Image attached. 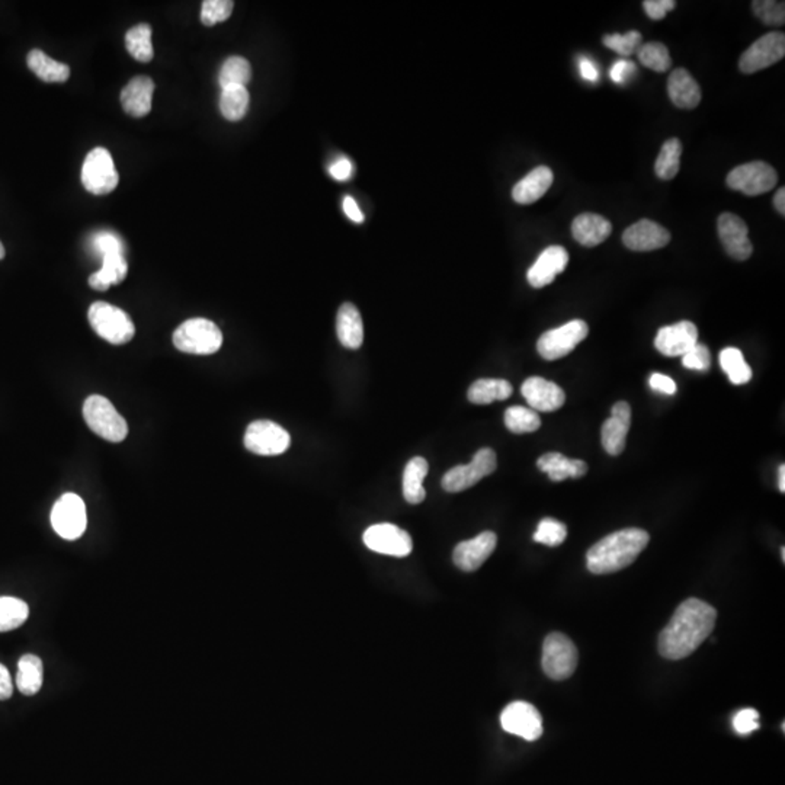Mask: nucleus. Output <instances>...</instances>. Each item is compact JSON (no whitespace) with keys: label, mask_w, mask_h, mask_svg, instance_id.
<instances>
[{"label":"nucleus","mask_w":785,"mask_h":785,"mask_svg":"<svg viewBox=\"0 0 785 785\" xmlns=\"http://www.w3.org/2000/svg\"><path fill=\"white\" fill-rule=\"evenodd\" d=\"M329 172L335 180H349V176H351L352 173L351 162L348 161V159H339V161L335 162V163L330 166Z\"/></svg>","instance_id":"864d4df0"},{"label":"nucleus","mask_w":785,"mask_h":785,"mask_svg":"<svg viewBox=\"0 0 785 785\" xmlns=\"http://www.w3.org/2000/svg\"><path fill=\"white\" fill-rule=\"evenodd\" d=\"M5 255H6V250H5V246L2 245V241H0V260H4Z\"/></svg>","instance_id":"052dcab7"},{"label":"nucleus","mask_w":785,"mask_h":785,"mask_svg":"<svg viewBox=\"0 0 785 785\" xmlns=\"http://www.w3.org/2000/svg\"><path fill=\"white\" fill-rule=\"evenodd\" d=\"M125 47L137 62H152L154 57L152 26L149 24L132 26V30L125 34Z\"/></svg>","instance_id":"f704fd0d"},{"label":"nucleus","mask_w":785,"mask_h":785,"mask_svg":"<svg viewBox=\"0 0 785 785\" xmlns=\"http://www.w3.org/2000/svg\"><path fill=\"white\" fill-rule=\"evenodd\" d=\"M30 615V608L23 599L0 596V633L21 627Z\"/></svg>","instance_id":"58836bf2"},{"label":"nucleus","mask_w":785,"mask_h":785,"mask_svg":"<svg viewBox=\"0 0 785 785\" xmlns=\"http://www.w3.org/2000/svg\"><path fill=\"white\" fill-rule=\"evenodd\" d=\"M12 692H14V685H12L11 673L0 663V702L9 700Z\"/></svg>","instance_id":"5fc2aeb1"},{"label":"nucleus","mask_w":785,"mask_h":785,"mask_svg":"<svg viewBox=\"0 0 785 785\" xmlns=\"http://www.w3.org/2000/svg\"><path fill=\"white\" fill-rule=\"evenodd\" d=\"M579 70H581V74L584 81L598 82V69H596L595 64L588 57H581L579 59Z\"/></svg>","instance_id":"6e6d98bb"},{"label":"nucleus","mask_w":785,"mask_h":785,"mask_svg":"<svg viewBox=\"0 0 785 785\" xmlns=\"http://www.w3.org/2000/svg\"><path fill=\"white\" fill-rule=\"evenodd\" d=\"M569 253L562 246H550L545 249L533 267L528 270V282L534 289H543L554 281L557 275L566 270Z\"/></svg>","instance_id":"4be33fe9"},{"label":"nucleus","mask_w":785,"mask_h":785,"mask_svg":"<svg viewBox=\"0 0 785 785\" xmlns=\"http://www.w3.org/2000/svg\"><path fill=\"white\" fill-rule=\"evenodd\" d=\"M93 249L101 256L106 253L124 252V243L113 231H99L93 238Z\"/></svg>","instance_id":"09e8293b"},{"label":"nucleus","mask_w":785,"mask_h":785,"mask_svg":"<svg viewBox=\"0 0 785 785\" xmlns=\"http://www.w3.org/2000/svg\"><path fill=\"white\" fill-rule=\"evenodd\" d=\"M774 205H775V210H777V211L780 212V214H781L782 217H784V214H785V190H784V188H780V190H778L777 194H775Z\"/></svg>","instance_id":"13d9d810"},{"label":"nucleus","mask_w":785,"mask_h":785,"mask_svg":"<svg viewBox=\"0 0 785 785\" xmlns=\"http://www.w3.org/2000/svg\"><path fill=\"white\" fill-rule=\"evenodd\" d=\"M605 47L611 48L621 55H632L642 47V34L639 31H628L627 34H611L603 38Z\"/></svg>","instance_id":"37998d69"},{"label":"nucleus","mask_w":785,"mask_h":785,"mask_svg":"<svg viewBox=\"0 0 785 785\" xmlns=\"http://www.w3.org/2000/svg\"><path fill=\"white\" fill-rule=\"evenodd\" d=\"M681 154H682V142L678 139H669L663 142L661 153H659L654 172L659 180L671 181L678 175L681 166Z\"/></svg>","instance_id":"e433bc0d"},{"label":"nucleus","mask_w":785,"mask_h":785,"mask_svg":"<svg viewBox=\"0 0 785 785\" xmlns=\"http://www.w3.org/2000/svg\"><path fill=\"white\" fill-rule=\"evenodd\" d=\"M429 466L424 456H415L407 463L403 471V496L412 505L424 502L427 492L424 489V479L427 476Z\"/></svg>","instance_id":"c756f323"},{"label":"nucleus","mask_w":785,"mask_h":785,"mask_svg":"<svg viewBox=\"0 0 785 785\" xmlns=\"http://www.w3.org/2000/svg\"><path fill=\"white\" fill-rule=\"evenodd\" d=\"M636 72L637 67L634 63L627 62V60H618V62L613 63V66L611 67L610 76L615 83L624 84L630 81V77L636 74Z\"/></svg>","instance_id":"3c124183"},{"label":"nucleus","mask_w":785,"mask_h":785,"mask_svg":"<svg viewBox=\"0 0 785 785\" xmlns=\"http://www.w3.org/2000/svg\"><path fill=\"white\" fill-rule=\"evenodd\" d=\"M120 176L108 150L95 147L89 152L82 168L84 190L93 195H106L118 187Z\"/></svg>","instance_id":"0eeeda50"},{"label":"nucleus","mask_w":785,"mask_h":785,"mask_svg":"<svg viewBox=\"0 0 785 785\" xmlns=\"http://www.w3.org/2000/svg\"><path fill=\"white\" fill-rule=\"evenodd\" d=\"M643 8L649 18L653 19V21H661V19L665 18L668 12L676 8V2L673 0H646L643 2Z\"/></svg>","instance_id":"8fccbe9b"},{"label":"nucleus","mask_w":785,"mask_h":785,"mask_svg":"<svg viewBox=\"0 0 785 785\" xmlns=\"http://www.w3.org/2000/svg\"><path fill=\"white\" fill-rule=\"evenodd\" d=\"M521 393L531 409L535 412H554L559 410L566 400L562 388L541 377H530L524 381Z\"/></svg>","instance_id":"412c9836"},{"label":"nucleus","mask_w":785,"mask_h":785,"mask_svg":"<svg viewBox=\"0 0 785 785\" xmlns=\"http://www.w3.org/2000/svg\"><path fill=\"white\" fill-rule=\"evenodd\" d=\"M89 323L99 338L113 345H124L134 338L132 318L113 304L96 301L88 311Z\"/></svg>","instance_id":"20e7f679"},{"label":"nucleus","mask_w":785,"mask_h":785,"mask_svg":"<svg viewBox=\"0 0 785 785\" xmlns=\"http://www.w3.org/2000/svg\"><path fill=\"white\" fill-rule=\"evenodd\" d=\"M154 82L149 76H135L121 92V105L128 115L134 118L146 117L152 111Z\"/></svg>","instance_id":"5701e85b"},{"label":"nucleus","mask_w":785,"mask_h":785,"mask_svg":"<svg viewBox=\"0 0 785 785\" xmlns=\"http://www.w3.org/2000/svg\"><path fill=\"white\" fill-rule=\"evenodd\" d=\"M720 366L729 376V380L734 386L746 384L752 378V368L745 361V357L738 348H726L720 352Z\"/></svg>","instance_id":"c9c22d12"},{"label":"nucleus","mask_w":785,"mask_h":785,"mask_svg":"<svg viewBox=\"0 0 785 785\" xmlns=\"http://www.w3.org/2000/svg\"><path fill=\"white\" fill-rule=\"evenodd\" d=\"M43 662L35 654H25L19 659L16 685L24 695L37 694L43 687Z\"/></svg>","instance_id":"473e14b6"},{"label":"nucleus","mask_w":785,"mask_h":785,"mask_svg":"<svg viewBox=\"0 0 785 785\" xmlns=\"http://www.w3.org/2000/svg\"><path fill=\"white\" fill-rule=\"evenodd\" d=\"M717 229L727 255L736 260H746L752 256L753 246L749 240L748 226L741 217L724 212L717 220Z\"/></svg>","instance_id":"dca6fc26"},{"label":"nucleus","mask_w":785,"mask_h":785,"mask_svg":"<svg viewBox=\"0 0 785 785\" xmlns=\"http://www.w3.org/2000/svg\"><path fill=\"white\" fill-rule=\"evenodd\" d=\"M364 545L380 554L406 557L412 552L409 534L393 524H377L364 533Z\"/></svg>","instance_id":"4468645a"},{"label":"nucleus","mask_w":785,"mask_h":785,"mask_svg":"<svg viewBox=\"0 0 785 785\" xmlns=\"http://www.w3.org/2000/svg\"><path fill=\"white\" fill-rule=\"evenodd\" d=\"M505 425L514 434H528L540 429L541 420L535 410L512 406L505 412Z\"/></svg>","instance_id":"ea45409f"},{"label":"nucleus","mask_w":785,"mask_h":785,"mask_svg":"<svg viewBox=\"0 0 785 785\" xmlns=\"http://www.w3.org/2000/svg\"><path fill=\"white\" fill-rule=\"evenodd\" d=\"M554 175L552 169L547 166H538L516 183L512 190V198L521 205L533 204L541 197H545V192L552 187Z\"/></svg>","instance_id":"a878e982"},{"label":"nucleus","mask_w":785,"mask_h":785,"mask_svg":"<svg viewBox=\"0 0 785 785\" xmlns=\"http://www.w3.org/2000/svg\"><path fill=\"white\" fill-rule=\"evenodd\" d=\"M233 6L231 0H205L201 8V23L205 26L224 23L231 18Z\"/></svg>","instance_id":"a18cd8bd"},{"label":"nucleus","mask_w":785,"mask_h":785,"mask_svg":"<svg viewBox=\"0 0 785 785\" xmlns=\"http://www.w3.org/2000/svg\"><path fill=\"white\" fill-rule=\"evenodd\" d=\"M669 98L681 110H694L702 103V89L685 69L673 70L668 79Z\"/></svg>","instance_id":"393cba45"},{"label":"nucleus","mask_w":785,"mask_h":785,"mask_svg":"<svg viewBox=\"0 0 785 785\" xmlns=\"http://www.w3.org/2000/svg\"><path fill=\"white\" fill-rule=\"evenodd\" d=\"M83 417L92 431L106 441L121 442L127 438V420L103 396L92 395L84 400Z\"/></svg>","instance_id":"39448f33"},{"label":"nucleus","mask_w":785,"mask_h":785,"mask_svg":"<svg viewBox=\"0 0 785 785\" xmlns=\"http://www.w3.org/2000/svg\"><path fill=\"white\" fill-rule=\"evenodd\" d=\"M733 727L736 733L751 734L760 729V712L753 709H743L733 717Z\"/></svg>","instance_id":"de8ad7c7"},{"label":"nucleus","mask_w":785,"mask_h":785,"mask_svg":"<svg viewBox=\"0 0 785 785\" xmlns=\"http://www.w3.org/2000/svg\"><path fill=\"white\" fill-rule=\"evenodd\" d=\"M28 67L40 81L47 83H63L70 76V67L64 63L55 62L41 50H33L26 57Z\"/></svg>","instance_id":"7c9ffc66"},{"label":"nucleus","mask_w":785,"mask_h":785,"mask_svg":"<svg viewBox=\"0 0 785 785\" xmlns=\"http://www.w3.org/2000/svg\"><path fill=\"white\" fill-rule=\"evenodd\" d=\"M337 332L340 344L348 349H358L364 342L361 313L351 303L340 306L337 318Z\"/></svg>","instance_id":"cd10ccee"},{"label":"nucleus","mask_w":785,"mask_h":785,"mask_svg":"<svg viewBox=\"0 0 785 785\" xmlns=\"http://www.w3.org/2000/svg\"><path fill=\"white\" fill-rule=\"evenodd\" d=\"M514 393L511 383L499 378H482L471 384L467 397L475 405H490L497 400H506Z\"/></svg>","instance_id":"2f4dec72"},{"label":"nucleus","mask_w":785,"mask_h":785,"mask_svg":"<svg viewBox=\"0 0 785 785\" xmlns=\"http://www.w3.org/2000/svg\"><path fill=\"white\" fill-rule=\"evenodd\" d=\"M755 15L767 25H784L785 4L777 0H756L752 4Z\"/></svg>","instance_id":"c03bdc74"},{"label":"nucleus","mask_w":785,"mask_h":785,"mask_svg":"<svg viewBox=\"0 0 785 785\" xmlns=\"http://www.w3.org/2000/svg\"><path fill=\"white\" fill-rule=\"evenodd\" d=\"M173 345L185 354H216L223 345V333L211 320L190 319L173 333Z\"/></svg>","instance_id":"7ed1b4c3"},{"label":"nucleus","mask_w":785,"mask_h":785,"mask_svg":"<svg viewBox=\"0 0 785 785\" xmlns=\"http://www.w3.org/2000/svg\"><path fill=\"white\" fill-rule=\"evenodd\" d=\"M726 182L731 190L756 197L770 192L777 185L778 175L772 166L756 161L734 168L727 176Z\"/></svg>","instance_id":"1a4fd4ad"},{"label":"nucleus","mask_w":785,"mask_h":785,"mask_svg":"<svg viewBox=\"0 0 785 785\" xmlns=\"http://www.w3.org/2000/svg\"><path fill=\"white\" fill-rule=\"evenodd\" d=\"M252 79V67L248 60L239 55L229 57L220 69L219 83L221 89L229 86H245Z\"/></svg>","instance_id":"4c0bfd02"},{"label":"nucleus","mask_w":785,"mask_h":785,"mask_svg":"<svg viewBox=\"0 0 785 785\" xmlns=\"http://www.w3.org/2000/svg\"><path fill=\"white\" fill-rule=\"evenodd\" d=\"M501 724L505 731L528 741H537L543 734V719L530 702H515L509 704L502 711Z\"/></svg>","instance_id":"2eb2a0df"},{"label":"nucleus","mask_w":785,"mask_h":785,"mask_svg":"<svg viewBox=\"0 0 785 785\" xmlns=\"http://www.w3.org/2000/svg\"><path fill=\"white\" fill-rule=\"evenodd\" d=\"M649 384H651V388L653 390L659 391V393H665V395L669 396L675 395L676 388H676L675 381L671 377L659 373L652 374Z\"/></svg>","instance_id":"603ef678"},{"label":"nucleus","mask_w":785,"mask_h":785,"mask_svg":"<svg viewBox=\"0 0 785 785\" xmlns=\"http://www.w3.org/2000/svg\"><path fill=\"white\" fill-rule=\"evenodd\" d=\"M576 646L569 637L562 633H552L545 637L543 644V671L548 678L554 681H564L574 675L576 671Z\"/></svg>","instance_id":"423d86ee"},{"label":"nucleus","mask_w":785,"mask_h":785,"mask_svg":"<svg viewBox=\"0 0 785 785\" xmlns=\"http://www.w3.org/2000/svg\"><path fill=\"white\" fill-rule=\"evenodd\" d=\"M711 364V354L709 348L702 344L695 345L692 349L682 355V366L694 371H707Z\"/></svg>","instance_id":"49530a36"},{"label":"nucleus","mask_w":785,"mask_h":785,"mask_svg":"<svg viewBox=\"0 0 785 785\" xmlns=\"http://www.w3.org/2000/svg\"><path fill=\"white\" fill-rule=\"evenodd\" d=\"M497 467L496 454L492 448H482L475 454L467 466H456L442 477V487L449 494L470 489L476 483L492 475Z\"/></svg>","instance_id":"6e6552de"},{"label":"nucleus","mask_w":785,"mask_h":785,"mask_svg":"<svg viewBox=\"0 0 785 785\" xmlns=\"http://www.w3.org/2000/svg\"><path fill=\"white\" fill-rule=\"evenodd\" d=\"M778 489L781 490L782 494L785 492V466L781 464L780 468H778Z\"/></svg>","instance_id":"bf43d9fd"},{"label":"nucleus","mask_w":785,"mask_h":785,"mask_svg":"<svg viewBox=\"0 0 785 785\" xmlns=\"http://www.w3.org/2000/svg\"><path fill=\"white\" fill-rule=\"evenodd\" d=\"M589 328L584 320H572L557 329L543 333L538 339L537 351L547 361L566 357L588 337Z\"/></svg>","instance_id":"9d476101"},{"label":"nucleus","mask_w":785,"mask_h":785,"mask_svg":"<svg viewBox=\"0 0 785 785\" xmlns=\"http://www.w3.org/2000/svg\"><path fill=\"white\" fill-rule=\"evenodd\" d=\"M697 344V326L688 320L662 328L654 339V347L665 357H682Z\"/></svg>","instance_id":"a211bd4d"},{"label":"nucleus","mask_w":785,"mask_h":785,"mask_svg":"<svg viewBox=\"0 0 785 785\" xmlns=\"http://www.w3.org/2000/svg\"><path fill=\"white\" fill-rule=\"evenodd\" d=\"M717 611L697 598L683 601L661 636L659 653L669 661H681L694 653L716 625Z\"/></svg>","instance_id":"f257e3e1"},{"label":"nucleus","mask_w":785,"mask_h":785,"mask_svg":"<svg viewBox=\"0 0 785 785\" xmlns=\"http://www.w3.org/2000/svg\"><path fill=\"white\" fill-rule=\"evenodd\" d=\"M496 534L485 531L477 537L463 541L454 550L453 559L456 566L463 572H475L489 559L496 548Z\"/></svg>","instance_id":"f3484780"},{"label":"nucleus","mask_w":785,"mask_h":785,"mask_svg":"<svg viewBox=\"0 0 785 785\" xmlns=\"http://www.w3.org/2000/svg\"><path fill=\"white\" fill-rule=\"evenodd\" d=\"M249 103H250V96L245 86H229L221 89L220 111L226 120L233 123L240 121L248 113Z\"/></svg>","instance_id":"72a5a7b5"},{"label":"nucleus","mask_w":785,"mask_h":785,"mask_svg":"<svg viewBox=\"0 0 785 785\" xmlns=\"http://www.w3.org/2000/svg\"><path fill=\"white\" fill-rule=\"evenodd\" d=\"M344 211L352 221H355V223H362V221H364V214H362L361 210H359L358 204L355 202L354 198H344Z\"/></svg>","instance_id":"4d7b16f0"},{"label":"nucleus","mask_w":785,"mask_h":785,"mask_svg":"<svg viewBox=\"0 0 785 785\" xmlns=\"http://www.w3.org/2000/svg\"><path fill=\"white\" fill-rule=\"evenodd\" d=\"M128 274V263L124 252L106 253L103 256V268L89 277V285L96 291H106L111 285L124 281Z\"/></svg>","instance_id":"c85d7f7f"},{"label":"nucleus","mask_w":785,"mask_h":785,"mask_svg":"<svg viewBox=\"0 0 785 785\" xmlns=\"http://www.w3.org/2000/svg\"><path fill=\"white\" fill-rule=\"evenodd\" d=\"M567 528L564 524L553 518H545L538 524L537 531L534 534V541L548 547H557L566 540Z\"/></svg>","instance_id":"79ce46f5"},{"label":"nucleus","mask_w":785,"mask_h":785,"mask_svg":"<svg viewBox=\"0 0 785 785\" xmlns=\"http://www.w3.org/2000/svg\"><path fill=\"white\" fill-rule=\"evenodd\" d=\"M785 35L782 33H770L755 41L741 54L739 69L745 74H756L767 69L784 59Z\"/></svg>","instance_id":"ddd939ff"},{"label":"nucleus","mask_w":785,"mask_h":785,"mask_svg":"<svg viewBox=\"0 0 785 785\" xmlns=\"http://www.w3.org/2000/svg\"><path fill=\"white\" fill-rule=\"evenodd\" d=\"M630 425L632 407L627 402L615 403L611 410V417L603 422L601 429L603 449L610 456H620L624 451Z\"/></svg>","instance_id":"aec40b11"},{"label":"nucleus","mask_w":785,"mask_h":785,"mask_svg":"<svg viewBox=\"0 0 785 785\" xmlns=\"http://www.w3.org/2000/svg\"><path fill=\"white\" fill-rule=\"evenodd\" d=\"M289 432L270 420H255L246 429V449L258 456H280L289 448Z\"/></svg>","instance_id":"f8f14e48"},{"label":"nucleus","mask_w":785,"mask_h":785,"mask_svg":"<svg viewBox=\"0 0 785 785\" xmlns=\"http://www.w3.org/2000/svg\"><path fill=\"white\" fill-rule=\"evenodd\" d=\"M637 53H639L640 63L647 69H652L658 74L668 72L672 66V59L669 54L668 47L662 43L652 41L647 44H642Z\"/></svg>","instance_id":"a19ab883"},{"label":"nucleus","mask_w":785,"mask_h":785,"mask_svg":"<svg viewBox=\"0 0 785 785\" xmlns=\"http://www.w3.org/2000/svg\"><path fill=\"white\" fill-rule=\"evenodd\" d=\"M613 233V224L599 214L584 212L577 216L572 223L574 240L586 248L601 245Z\"/></svg>","instance_id":"b1692460"},{"label":"nucleus","mask_w":785,"mask_h":785,"mask_svg":"<svg viewBox=\"0 0 785 785\" xmlns=\"http://www.w3.org/2000/svg\"><path fill=\"white\" fill-rule=\"evenodd\" d=\"M669 241H671V233L665 227L647 219L640 220L628 227L623 234V243L625 248L634 252H652L656 249L665 248Z\"/></svg>","instance_id":"6ab92c4d"},{"label":"nucleus","mask_w":785,"mask_h":785,"mask_svg":"<svg viewBox=\"0 0 785 785\" xmlns=\"http://www.w3.org/2000/svg\"><path fill=\"white\" fill-rule=\"evenodd\" d=\"M52 525L64 540L81 538L88 525L86 506L82 497L74 494L63 495L53 506Z\"/></svg>","instance_id":"9b49d317"},{"label":"nucleus","mask_w":785,"mask_h":785,"mask_svg":"<svg viewBox=\"0 0 785 785\" xmlns=\"http://www.w3.org/2000/svg\"><path fill=\"white\" fill-rule=\"evenodd\" d=\"M649 534L640 528H625L606 535L589 548L586 566L594 574H608L630 566L649 545Z\"/></svg>","instance_id":"f03ea898"},{"label":"nucleus","mask_w":785,"mask_h":785,"mask_svg":"<svg viewBox=\"0 0 785 785\" xmlns=\"http://www.w3.org/2000/svg\"><path fill=\"white\" fill-rule=\"evenodd\" d=\"M537 467L543 473H547L548 477L553 482L579 479V477H584L588 471V466L584 461L567 458L560 453H547L541 456L537 461Z\"/></svg>","instance_id":"bb28decb"}]
</instances>
